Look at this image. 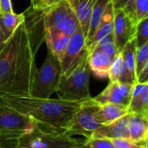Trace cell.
I'll return each mask as SVG.
<instances>
[{
    "label": "cell",
    "mask_w": 148,
    "mask_h": 148,
    "mask_svg": "<svg viewBox=\"0 0 148 148\" xmlns=\"http://www.w3.org/2000/svg\"><path fill=\"white\" fill-rule=\"evenodd\" d=\"M60 1L62 0H38V3L35 10H47Z\"/></svg>",
    "instance_id": "obj_32"
},
{
    "label": "cell",
    "mask_w": 148,
    "mask_h": 148,
    "mask_svg": "<svg viewBox=\"0 0 148 148\" xmlns=\"http://www.w3.org/2000/svg\"><path fill=\"white\" fill-rule=\"evenodd\" d=\"M95 0H67L68 3L76 15L82 30L87 39L92 9Z\"/></svg>",
    "instance_id": "obj_17"
},
{
    "label": "cell",
    "mask_w": 148,
    "mask_h": 148,
    "mask_svg": "<svg viewBox=\"0 0 148 148\" xmlns=\"http://www.w3.org/2000/svg\"><path fill=\"white\" fill-rule=\"evenodd\" d=\"M88 54L83 57L75 69L66 77L61 78L56 94L58 98L68 101H84L92 98L89 92L90 69Z\"/></svg>",
    "instance_id": "obj_4"
},
{
    "label": "cell",
    "mask_w": 148,
    "mask_h": 148,
    "mask_svg": "<svg viewBox=\"0 0 148 148\" xmlns=\"http://www.w3.org/2000/svg\"><path fill=\"white\" fill-rule=\"evenodd\" d=\"M5 43H6V42L3 41L2 36H1V34H0V53H1V51L3 50V47H4Z\"/></svg>",
    "instance_id": "obj_35"
},
{
    "label": "cell",
    "mask_w": 148,
    "mask_h": 148,
    "mask_svg": "<svg viewBox=\"0 0 148 148\" xmlns=\"http://www.w3.org/2000/svg\"><path fill=\"white\" fill-rule=\"evenodd\" d=\"M76 148H85V147H84V146H83V147H76Z\"/></svg>",
    "instance_id": "obj_37"
},
{
    "label": "cell",
    "mask_w": 148,
    "mask_h": 148,
    "mask_svg": "<svg viewBox=\"0 0 148 148\" xmlns=\"http://www.w3.org/2000/svg\"><path fill=\"white\" fill-rule=\"evenodd\" d=\"M11 145L4 148H76L86 141L74 138L66 129H59L35 121L32 130L13 140H4Z\"/></svg>",
    "instance_id": "obj_3"
},
{
    "label": "cell",
    "mask_w": 148,
    "mask_h": 148,
    "mask_svg": "<svg viewBox=\"0 0 148 148\" xmlns=\"http://www.w3.org/2000/svg\"><path fill=\"white\" fill-rule=\"evenodd\" d=\"M128 119L129 114L112 121L108 124H100L91 138L94 139H128ZM90 138V139H91Z\"/></svg>",
    "instance_id": "obj_12"
},
{
    "label": "cell",
    "mask_w": 148,
    "mask_h": 148,
    "mask_svg": "<svg viewBox=\"0 0 148 148\" xmlns=\"http://www.w3.org/2000/svg\"><path fill=\"white\" fill-rule=\"evenodd\" d=\"M109 2H110V0H95V1L94 6L92 9V12H91L88 32L87 39H86V42L93 36L95 31L96 30V29L101 20L104 10Z\"/></svg>",
    "instance_id": "obj_22"
},
{
    "label": "cell",
    "mask_w": 148,
    "mask_h": 148,
    "mask_svg": "<svg viewBox=\"0 0 148 148\" xmlns=\"http://www.w3.org/2000/svg\"><path fill=\"white\" fill-rule=\"evenodd\" d=\"M37 50L23 21L0 53V95H29Z\"/></svg>",
    "instance_id": "obj_1"
},
{
    "label": "cell",
    "mask_w": 148,
    "mask_h": 148,
    "mask_svg": "<svg viewBox=\"0 0 148 148\" xmlns=\"http://www.w3.org/2000/svg\"><path fill=\"white\" fill-rule=\"evenodd\" d=\"M35 121L0 103V139L13 140L30 132Z\"/></svg>",
    "instance_id": "obj_7"
},
{
    "label": "cell",
    "mask_w": 148,
    "mask_h": 148,
    "mask_svg": "<svg viewBox=\"0 0 148 148\" xmlns=\"http://www.w3.org/2000/svg\"><path fill=\"white\" fill-rule=\"evenodd\" d=\"M133 84L121 82H110L108 87L98 95L93 97L98 104L114 103L127 106L131 98Z\"/></svg>",
    "instance_id": "obj_10"
},
{
    "label": "cell",
    "mask_w": 148,
    "mask_h": 148,
    "mask_svg": "<svg viewBox=\"0 0 148 148\" xmlns=\"http://www.w3.org/2000/svg\"><path fill=\"white\" fill-rule=\"evenodd\" d=\"M148 64V42L136 49L135 52V74L136 80L142 69Z\"/></svg>",
    "instance_id": "obj_24"
},
{
    "label": "cell",
    "mask_w": 148,
    "mask_h": 148,
    "mask_svg": "<svg viewBox=\"0 0 148 148\" xmlns=\"http://www.w3.org/2000/svg\"><path fill=\"white\" fill-rule=\"evenodd\" d=\"M127 108L129 114L134 113L148 118V82L133 84Z\"/></svg>",
    "instance_id": "obj_14"
},
{
    "label": "cell",
    "mask_w": 148,
    "mask_h": 148,
    "mask_svg": "<svg viewBox=\"0 0 148 148\" xmlns=\"http://www.w3.org/2000/svg\"><path fill=\"white\" fill-rule=\"evenodd\" d=\"M6 12H13L11 0H0V14Z\"/></svg>",
    "instance_id": "obj_33"
},
{
    "label": "cell",
    "mask_w": 148,
    "mask_h": 148,
    "mask_svg": "<svg viewBox=\"0 0 148 148\" xmlns=\"http://www.w3.org/2000/svg\"><path fill=\"white\" fill-rule=\"evenodd\" d=\"M137 20L123 10H114L113 23V36L118 52L135 36Z\"/></svg>",
    "instance_id": "obj_9"
},
{
    "label": "cell",
    "mask_w": 148,
    "mask_h": 148,
    "mask_svg": "<svg viewBox=\"0 0 148 148\" xmlns=\"http://www.w3.org/2000/svg\"><path fill=\"white\" fill-rule=\"evenodd\" d=\"M111 2L114 10H123L126 13L135 17L134 0H111Z\"/></svg>",
    "instance_id": "obj_28"
},
{
    "label": "cell",
    "mask_w": 148,
    "mask_h": 148,
    "mask_svg": "<svg viewBox=\"0 0 148 148\" xmlns=\"http://www.w3.org/2000/svg\"><path fill=\"white\" fill-rule=\"evenodd\" d=\"M24 19V13L16 14L13 11L0 14V34L3 42L8 41Z\"/></svg>",
    "instance_id": "obj_20"
},
{
    "label": "cell",
    "mask_w": 148,
    "mask_h": 148,
    "mask_svg": "<svg viewBox=\"0 0 148 148\" xmlns=\"http://www.w3.org/2000/svg\"><path fill=\"white\" fill-rule=\"evenodd\" d=\"M114 9L113 3L110 2L108 3L104 13L102 15L101 20L95 31L93 36L86 42L87 45V51L90 54L96 45L105 37L113 34V23H114Z\"/></svg>",
    "instance_id": "obj_13"
},
{
    "label": "cell",
    "mask_w": 148,
    "mask_h": 148,
    "mask_svg": "<svg viewBox=\"0 0 148 148\" xmlns=\"http://www.w3.org/2000/svg\"><path fill=\"white\" fill-rule=\"evenodd\" d=\"M85 148H116L108 139H86Z\"/></svg>",
    "instance_id": "obj_30"
},
{
    "label": "cell",
    "mask_w": 148,
    "mask_h": 148,
    "mask_svg": "<svg viewBox=\"0 0 148 148\" xmlns=\"http://www.w3.org/2000/svg\"><path fill=\"white\" fill-rule=\"evenodd\" d=\"M44 41L49 50H50L60 61L68 46L69 36L60 30H44Z\"/></svg>",
    "instance_id": "obj_18"
},
{
    "label": "cell",
    "mask_w": 148,
    "mask_h": 148,
    "mask_svg": "<svg viewBox=\"0 0 148 148\" xmlns=\"http://www.w3.org/2000/svg\"><path fill=\"white\" fill-rule=\"evenodd\" d=\"M129 114L127 106L114 103H106L100 106L97 118L100 124H108Z\"/></svg>",
    "instance_id": "obj_21"
},
{
    "label": "cell",
    "mask_w": 148,
    "mask_h": 148,
    "mask_svg": "<svg viewBox=\"0 0 148 148\" xmlns=\"http://www.w3.org/2000/svg\"><path fill=\"white\" fill-rule=\"evenodd\" d=\"M111 142L116 148H147V143L145 145L135 144L128 139H112Z\"/></svg>",
    "instance_id": "obj_31"
},
{
    "label": "cell",
    "mask_w": 148,
    "mask_h": 148,
    "mask_svg": "<svg viewBox=\"0 0 148 148\" xmlns=\"http://www.w3.org/2000/svg\"><path fill=\"white\" fill-rule=\"evenodd\" d=\"M134 40L137 48L148 42V17L138 22Z\"/></svg>",
    "instance_id": "obj_26"
},
{
    "label": "cell",
    "mask_w": 148,
    "mask_h": 148,
    "mask_svg": "<svg viewBox=\"0 0 148 148\" xmlns=\"http://www.w3.org/2000/svg\"><path fill=\"white\" fill-rule=\"evenodd\" d=\"M128 134L129 140L140 145L147 143L148 118L140 114L130 113L128 119Z\"/></svg>",
    "instance_id": "obj_15"
},
{
    "label": "cell",
    "mask_w": 148,
    "mask_h": 148,
    "mask_svg": "<svg viewBox=\"0 0 148 148\" xmlns=\"http://www.w3.org/2000/svg\"><path fill=\"white\" fill-rule=\"evenodd\" d=\"M0 148H4V146H3V140L0 139Z\"/></svg>",
    "instance_id": "obj_36"
},
{
    "label": "cell",
    "mask_w": 148,
    "mask_h": 148,
    "mask_svg": "<svg viewBox=\"0 0 148 148\" xmlns=\"http://www.w3.org/2000/svg\"><path fill=\"white\" fill-rule=\"evenodd\" d=\"M108 78L110 82H121L129 84L136 83L126 67L121 51L114 56L112 62L108 72Z\"/></svg>",
    "instance_id": "obj_19"
},
{
    "label": "cell",
    "mask_w": 148,
    "mask_h": 148,
    "mask_svg": "<svg viewBox=\"0 0 148 148\" xmlns=\"http://www.w3.org/2000/svg\"><path fill=\"white\" fill-rule=\"evenodd\" d=\"M62 78L59 59L48 49L42 65L36 69L32 79L29 95L37 98H50L56 92Z\"/></svg>",
    "instance_id": "obj_5"
},
{
    "label": "cell",
    "mask_w": 148,
    "mask_h": 148,
    "mask_svg": "<svg viewBox=\"0 0 148 148\" xmlns=\"http://www.w3.org/2000/svg\"><path fill=\"white\" fill-rule=\"evenodd\" d=\"M100 104L94 101L93 97L82 101L78 110L70 120L66 130L73 135H82L88 140L100 126L97 114Z\"/></svg>",
    "instance_id": "obj_6"
},
{
    "label": "cell",
    "mask_w": 148,
    "mask_h": 148,
    "mask_svg": "<svg viewBox=\"0 0 148 148\" xmlns=\"http://www.w3.org/2000/svg\"><path fill=\"white\" fill-rule=\"evenodd\" d=\"M136 49H137V47H136L135 40L134 38L133 40L128 42L121 50L126 67H127L128 72L130 73V75H132V77L134 78V80L135 81V82H137L136 74H135V52H136Z\"/></svg>",
    "instance_id": "obj_23"
},
{
    "label": "cell",
    "mask_w": 148,
    "mask_h": 148,
    "mask_svg": "<svg viewBox=\"0 0 148 148\" xmlns=\"http://www.w3.org/2000/svg\"><path fill=\"white\" fill-rule=\"evenodd\" d=\"M72 11L67 0H62L47 10L43 15V30H60L62 31L64 23Z\"/></svg>",
    "instance_id": "obj_11"
},
{
    "label": "cell",
    "mask_w": 148,
    "mask_h": 148,
    "mask_svg": "<svg viewBox=\"0 0 148 148\" xmlns=\"http://www.w3.org/2000/svg\"><path fill=\"white\" fill-rule=\"evenodd\" d=\"M113 58L106 53L95 49L88 54V63L90 72L100 79L108 77V72L113 62Z\"/></svg>",
    "instance_id": "obj_16"
},
{
    "label": "cell",
    "mask_w": 148,
    "mask_h": 148,
    "mask_svg": "<svg viewBox=\"0 0 148 148\" xmlns=\"http://www.w3.org/2000/svg\"><path fill=\"white\" fill-rule=\"evenodd\" d=\"M134 14L138 22L148 17V0H134Z\"/></svg>",
    "instance_id": "obj_29"
},
{
    "label": "cell",
    "mask_w": 148,
    "mask_h": 148,
    "mask_svg": "<svg viewBox=\"0 0 148 148\" xmlns=\"http://www.w3.org/2000/svg\"><path fill=\"white\" fill-rule=\"evenodd\" d=\"M88 54L86 37L80 26L69 37L66 50L60 59L62 76H68Z\"/></svg>",
    "instance_id": "obj_8"
},
{
    "label": "cell",
    "mask_w": 148,
    "mask_h": 148,
    "mask_svg": "<svg viewBox=\"0 0 148 148\" xmlns=\"http://www.w3.org/2000/svg\"><path fill=\"white\" fill-rule=\"evenodd\" d=\"M38 3V0H30V8H32L33 10H36V6Z\"/></svg>",
    "instance_id": "obj_34"
},
{
    "label": "cell",
    "mask_w": 148,
    "mask_h": 148,
    "mask_svg": "<svg viewBox=\"0 0 148 148\" xmlns=\"http://www.w3.org/2000/svg\"><path fill=\"white\" fill-rule=\"evenodd\" d=\"M0 103L35 121L59 129H66L82 101L37 98L30 95H0Z\"/></svg>",
    "instance_id": "obj_2"
},
{
    "label": "cell",
    "mask_w": 148,
    "mask_h": 148,
    "mask_svg": "<svg viewBox=\"0 0 148 148\" xmlns=\"http://www.w3.org/2000/svg\"><path fill=\"white\" fill-rule=\"evenodd\" d=\"M95 49H97V50H100V51H102V52L106 53L107 55H108L113 59L119 53L118 50H117L115 42H114V39L113 34H111V35L108 36L107 37L103 38L96 45Z\"/></svg>",
    "instance_id": "obj_25"
},
{
    "label": "cell",
    "mask_w": 148,
    "mask_h": 148,
    "mask_svg": "<svg viewBox=\"0 0 148 148\" xmlns=\"http://www.w3.org/2000/svg\"><path fill=\"white\" fill-rule=\"evenodd\" d=\"M80 27V23H79V21H78V18L76 16V15L75 14V12L72 11L70 12V14L69 15L65 23H64V26L62 29V31L67 35L68 36H71L75 31L76 29Z\"/></svg>",
    "instance_id": "obj_27"
}]
</instances>
